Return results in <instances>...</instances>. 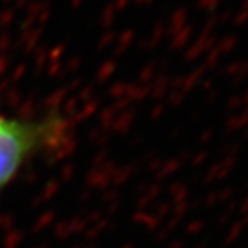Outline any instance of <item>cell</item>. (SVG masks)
Segmentation results:
<instances>
[{
    "label": "cell",
    "mask_w": 248,
    "mask_h": 248,
    "mask_svg": "<svg viewBox=\"0 0 248 248\" xmlns=\"http://www.w3.org/2000/svg\"><path fill=\"white\" fill-rule=\"evenodd\" d=\"M63 129L62 121H21L0 116V188L16 176L24 160Z\"/></svg>",
    "instance_id": "obj_1"
}]
</instances>
